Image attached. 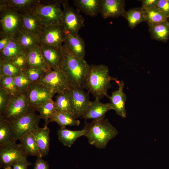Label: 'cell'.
<instances>
[{
    "mask_svg": "<svg viewBox=\"0 0 169 169\" xmlns=\"http://www.w3.org/2000/svg\"><path fill=\"white\" fill-rule=\"evenodd\" d=\"M117 80L110 74L108 67L104 64L89 65L83 84V88L100 100L108 95L111 81Z\"/></svg>",
    "mask_w": 169,
    "mask_h": 169,
    "instance_id": "6da1fadb",
    "label": "cell"
},
{
    "mask_svg": "<svg viewBox=\"0 0 169 169\" xmlns=\"http://www.w3.org/2000/svg\"><path fill=\"white\" fill-rule=\"evenodd\" d=\"M84 125V136L90 144L99 149L105 148L108 142L118 133L107 119L85 121Z\"/></svg>",
    "mask_w": 169,
    "mask_h": 169,
    "instance_id": "7a4b0ae2",
    "label": "cell"
},
{
    "mask_svg": "<svg viewBox=\"0 0 169 169\" xmlns=\"http://www.w3.org/2000/svg\"><path fill=\"white\" fill-rule=\"evenodd\" d=\"M64 60L61 68L65 73L71 86L83 88L89 65L85 61L71 54L62 45Z\"/></svg>",
    "mask_w": 169,
    "mask_h": 169,
    "instance_id": "3957f363",
    "label": "cell"
},
{
    "mask_svg": "<svg viewBox=\"0 0 169 169\" xmlns=\"http://www.w3.org/2000/svg\"><path fill=\"white\" fill-rule=\"evenodd\" d=\"M35 110L30 105L26 92H21L13 96L0 117L11 123Z\"/></svg>",
    "mask_w": 169,
    "mask_h": 169,
    "instance_id": "277c9868",
    "label": "cell"
},
{
    "mask_svg": "<svg viewBox=\"0 0 169 169\" xmlns=\"http://www.w3.org/2000/svg\"><path fill=\"white\" fill-rule=\"evenodd\" d=\"M61 5V1L46 4L40 3L32 11L38 16L44 26L62 25L63 10Z\"/></svg>",
    "mask_w": 169,
    "mask_h": 169,
    "instance_id": "5b68a950",
    "label": "cell"
},
{
    "mask_svg": "<svg viewBox=\"0 0 169 169\" xmlns=\"http://www.w3.org/2000/svg\"><path fill=\"white\" fill-rule=\"evenodd\" d=\"M0 34L13 37L22 29L21 14L11 8L0 5Z\"/></svg>",
    "mask_w": 169,
    "mask_h": 169,
    "instance_id": "8992f818",
    "label": "cell"
},
{
    "mask_svg": "<svg viewBox=\"0 0 169 169\" xmlns=\"http://www.w3.org/2000/svg\"><path fill=\"white\" fill-rule=\"evenodd\" d=\"M63 7L62 25L65 33L73 35L78 34L84 25V20L79 12L70 6L66 1H61Z\"/></svg>",
    "mask_w": 169,
    "mask_h": 169,
    "instance_id": "52a82bcc",
    "label": "cell"
},
{
    "mask_svg": "<svg viewBox=\"0 0 169 169\" xmlns=\"http://www.w3.org/2000/svg\"><path fill=\"white\" fill-rule=\"evenodd\" d=\"M28 156L19 144L14 141L4 146H0V167L12 169L13 165Z\"/></svg>",
    "mask_w": 169,
    "mask_h": 169,
    "instance_id": "ba28073f",
    "label": "cell"
},
{
    "mask_svg": "<svg viewBox=\"0 0 169 169\" xmlns=\"http://www.w3.org/2000/svg\"><path fill=\"white\" fill-rule=\"evenodd\" d=\"M39 82L55 94L69 90L71 86L65 73L61 68L52 70L47 73Z\"/></svg>",
    "mask_w": 169,
    "mask_h": 169,
    "instance_id": "9c48e42d",
    "label": "cell"
},
{
    "mask_svg": "<svg viewBox=\"0 0 169 169\" xmlns=\"http://www.w3.org/2000/svg\"><path fill=\"white\" fill-rule=\"evenodd\" d=\"M40 119L39 115L34 111L11 123L14 140L16 141L19 140L24 135L39 126Z\"/></svg>",
    "mask_w": 169,
    "mask_h": 169,
    "instance_id": "30bf717a",
    "label": "cell"
},
{
    "mask_svg": "<svg viewBox=\"0 0 169 169\" xmlns=\"http://www.w3.org/2000/svg\"><path fill=\"white\" fill-rule=\"evenodd\" d=\"M29 103L37 110L41 105L55 94L50 89L38 82L33 83L26 92Z\"/></svg>",
    "mask_w": 169,
    "mask_h": 169,
    "instance_id": "8fae6325",
    "label": "cell"
},
{
    "mask_svg": "<svg viewBox=\"0 0 169 169\" xmlns=\"http://www.w3.org/2000/svg\"><path fill=\"white\" fill-rule=\"evenodd\" d=\"M69 91L73 115L77 119L81 117L90 102L88 93L85 92L83 89L73 86H70Z\"/></svg>",
    "mask_w": 169,
    "mask_h": 169,
    "instance_id": "7c38bea8",
    "label": "cell"
},
{
    "mask_svg": "<svg viewBox=\"0 0 169 169\" xmlns=\"http://www.w3.org/2000/svg\"><path fill=\"white\" fill-rule=\"evenodd\" d=\"M65 34L62 25L44 26L39 36L40 44L58 47L62 46Z\"/></svg>",
    "mask_w": 169,
    "mask_h": 169,
    "instance_id": "4fadbf2b",
    "label": "cell"
},
{
    "mask_svg": "<svg viewBox=\"0 0 169 169\" xmlns=\"http://www.w3.org/2000/svg\"><path fill=\"white\" fill-rule=\"evenodd\" d=\"M40 46L46 63L52 70L61 68L64 60L62 46L58 47L40 44Z\"/></svg>",
    "mask_w": 169,
    "mask_h": 169,
    "instance_id": "5bb4252c",
    "label": "cell"
},
{
    "mask_svg": "<svg viewBox=\"0 0 169 169\" xmlns=\"http://www.w3.org/2000/svg\"><path fill=\"white\" fill-rule=\"evenodd\" d=\"M115 82L118 85V89L112 92L111 95H108L107 97L116 114L125 118L126 116L125 107L126 96L123 91L124 83L122 80L120 81L117 80Z\"/></svg>",
    "mask_w": 169,
    "mask_h": 169,
    "instance_id": "9a60e30c",
    "label": "cell"
},
{
    "mask_svg": "<svg viewBox=\"0 0 169 169\" xmlns=\"http://www.w3.org/2000/svg\"><path fill=\"white\" fill-rule=\"evenodd\" d=\"M111 110H113V108L110 103H103L100 100L95 99L93 101H90L86 111L81 118L85 120L104 119L105 114Z\"/></svg>",
    "mask_w": 169,
    "mask_h": 169,
    "instance_id": "2e32d148",
    "label": "cell"
},
{
    "mask_svg": "<svg viewBox=\"0 0 169 169\" xmlns=\"http://www.w3.org/2000/svg\"><path fill=\"white\" fill-rule=\"evenodd\" d=\"M125 7L124 0H102L101 13L105 19L123 16Z\"/></svg>",
    "mask_w": 169,
    "mask_h": 169,
    "instance_id": "e0dca14e",
    "label": "cell"
},
{
    "mask_svg": "<svg viewBox=\"0 0 169 169\" xmlns=\"http://www.w3.org/2000/svg\"><path fill=\"white\" fill-rule=\"evenodd\" d=\"M64 45L74 55L84 59L85 46L84 41L80 36L77 34L73 35L65 33Z\"/></svg>",
    "mask_w": 169,
    "mask_h": 169,
    "instance_id": "ac0fdd59",
    "label": "cell"
},
{
    "mask_svg": "<svg viewBox=\"0 0 169 169\" xmlns=\"http://www.w3.org/2000/svg\"><path fill=\"white\" fill-rule=\"evenodd\" d=\"M21 14L22 16L21 29L39 37L44 26L38 16L33 11Z\"/></svg>",
    "mask_w": 169,
    "mask_h": 169,
    "instance_id": "d6986e66",
    "label": "cell"
},
{
    "mask_svg": "<svg viewBox=\"0 0 169 169\" xmlns=\"http://www.w3.org/2000/svg\"><path fill=\"white\" fill-rule=\"evenodd\" d=\"M50 129L47 126L37 127L32 132L42 157L49 154L50 145Z\"/></svg>",
    "mask_w": 169,
    "mask_h": 169,
    "instance_id": "ffe728a7",
    "label": "cell"
},
{
    "mask_svg": "<svg viewBox=\"0 0 169 169\" xmlns=\"http://www.w3.org/2000/svg\"><path fill=\"white\" fill-rule=\"evenodd\" d=\"M36 0H0V5L13 9L20 14L32 11L40 3Z\"/></svg>",
    "mask_w": 169,
    "mask_h": 169,
    "instance_id": "44dd1931",
    "label": "cell"
},
{
    "mask_svg": "<svg viewBox=\"0 0 169 169\" xmlns=\"http://www.w3.org/2000/svg\"><path fill=\"white\" fill-rule=\"evenodd\" d=\"M29 67L43 70L47 73L51 69L45 62L39 46L26 52Z\"/></svg>",
    "mask_w": 169,
    "mask_h": 169,
    "instance_id": "7402d4cb",
    "label": "cell"
},
{
    "mask_svg": "<svg viewBox=\"0 0 169 169\" xmlns=\"http://www.w3.org/2000/svg\"><path fill=\"white\" fill-rule=\"evenodd\" d=\"M74 5L86 15L95 17L101 13L102 0H74Z\"/></svg>",
    "mask_w": 169,
    "mask_h": 169,
    "instance_id": "603a6c76",
    "label": "cell"
},
{
    "mask_svg": "<svg viewBox=\"0 0 169 169\" xmlns=\"http://www.w3.org/2000/svg\"><path fill=\"white\" fill-rule=\"evenodd\" d=\"M151 38L166 42L169 38V22L168 20L157 23H147Z\"/></svg>",
    "mask_w": 169,
    "mask_h": 169,
    "instance_id": "cb8c5ba5",
    "label": "cell"
},
{
    "mask_svg": "<svg viewBox=\"0 0 169 169\" xmlns=\"http://www.w3.org/2000/svg\"><path fill=\"white\" fill-rule=\"evenodd\" d=\"M0 53V60L12 61L18 56L26 54V52L18 41L12 37Z\"/></svg>",
    "mask_w": 169,
    "mask_h": 169,
    "instance_id": "d4e9b609",
    "label": "cell"
},
{
    "mask_svg": "<svg viewBox=\"0 0 169 169\" xmlns=\"http://www.w3.org/2000/svg\"><path fill=\"white\" fill-rule=\"evenodd\" d=\"M27 52L39 46L40 39L38 36L20 30L13 37Z\"/></svg>",
    "mask_w": 169,
    "mask_h": 169,
    "instance_id": "484cf974",
    "label": "cell"
},
{
    "mask_svg": "<svg viewBox=\"0 0 169 169\" xmlns=\"http://www.w3.org/2000/svg\"><path fill=\"white\" fill-rule=\"evenodd\" d=\"M85 133L84 128L81 130L73 131L66 128H60L57 132L58 140L64 146L69 147H70L78 139L84 136Z\"/></svg>",
    "mask_w": 169,
    "mask_h": 169,
    "instance_id": "4316f807",
    "label": "cell"
},
{
    "mask_svg": "<svg viewBox=\"0 0 169 169\" xmlns=\"http://www.w3.org/2000/svg\"><path fill=\"white\" fill-rule=\"evenodd\" d=\"M19 140L20 142L19 144L28 156L42 157L32 131L25 134Z\"/></svg>",
    "mask_w": 169,
    "mask_h": 169,
    "instance_id": "83f0119b",
    "label": "cell"
},
{
    "mask_svg": "<svg viewBox=\"0 0 169 169\" xmlns=\"http://www.w3.org/2000/svg\"><path fill=\"white\" fill-rule=\"evenodd\" d=\"M77 119L71 113L56 111L50 119L49 122H55L61 128H65L68 125L79 126L80 121Z\"/></svg>",
    "mask_w": 169,
    "mask_h": 169,
    "instance_id": "f1b7e54d",
    "label": "cell"
},
{
    "mask_svg": "<svg viewBox=\"0 0 169 169\" xmlns=\"http://www.w3.org/2000/svg\"><path fill=\"white\" fill-rule=\"evenodd\" d=\"M54 102L57 111L73 114L71 105L69 90L57 93Z\"/></svg>",
    "mask_w": 169,
    "mask_h": 169,
    "instance_id": "f546056e",
    "label": "cell"
},
{
    "mask_svg": "<svg viewBox=\"0 0 169 169\" xmlns=\"http://www.w3.org/2000/svg\"><path fill=\"white\" fill-rule=\"evenodd\" d=\"M128 21L129 27L133 29L139 23L146 22L144 13L140 8H135L125 11L123 16Z\"/></svg>",
    "mask_w": 169,
    "mask_h": 169,
    "instance_id": "4dcf8cb0",
    "label": "cell"
},
{
    "mask_svg": "<svg viewBox=\"0 0 169 169\" xmlns=\"http://www.w3.org/2000/svg\"><path fill=\"white\" fill-rule=\"evenodd\" d=\"M14 140L13 131L10 123L0 117V146H4Z\"/></svg>",
    "mask_w": 169,
    "mask_h": 169,
    "instance_id": "1f68e13d",
    "label": "cell"
},
{
    "mask_svg": "<svg viewBox=\"0 0 169 169\" xmlns=\"http://www.w3.org/2000/svg\"><path fill=\"white\" fill-rule=\"evenodd\" d=\"M141 8L147 23H157L168 20V18L156 6Z\"/></svg>",
    "mask_w": 169,
    "mask_h": 169,
    "instance_id": "d6a6232c",
    "label": "cell"
},
{
    "mask_svg": "<svg viewBox=\"0 0 169 169\" xmlns=\"http://www.w3.org/2000/svg\"><path fill=\"white\" fill-rule=\"evenodd\" d=\"M41 119L44 121V126H47L54 114L57 111L54 101L52 98L40 106L37 110Z\"/></svg>",
    "mask_w": 169,
    "mask_h": 169,
    "instance_id": "836d02e7",
    "label": "cell"
},
{
    "mask_svg": "<svg viewBox=\"0 0 169 169\" xmlns=\"http://www.w3.org/2000/svg\"><path fill=\"white\" fill-rule=\"evenodd\" d=\"M21 72L12 61L0 60V76L14 77Z\"/></svg>",
    "mask_w": 169,
    "mask_h": 169,
    "instance_id": "e575fe53",
    "label": "cell"
},
{
    "mask_svg": "<svg viewBox=\"0 0 169 169\" xmlns=\"http://www.w3.org/2000/svg\"><path fill=\"white\" fill-rule=\"evenodd\" d=\"M0 88L6 91L13 97L21 93L17 89L13 77L0 76Z\"/></svg>",
    "mask_w": 169,
    "mask_h": 169,
    "instance_id": "d590c367",
    "label": "cell"
},
{
    "mask_svg": "<svg viewBox=\"0 0 169 169\" xmlns=\"http://www.w3.org/2000/svg\"><path fill=\"white\" fill-rule=\"evenodd\" d=\"M13 79L15 84L20 92H26L33 84L23 71Z\"/></svg>",
    "mask_w": 169,
    "mask_h": 169,
    "instance_id": "8d00e7d4",
    "label": "cell"
},
{
    "mask_svg": "<svg viewBox=\"0 0 169 169\" xmlns=\"http://www.w3.org/2000/svg\"><path fill=\"white\" fill-rule=\"evenodd\" d=\"M23 72L33 83L39 82L42 78L47 73L43 70L29 67Z\"/></svg>",
    "mask_w": 169,
    "mask_h": 169,
    "instance_id": "74e56055",
    "label": "cell"
},
{
    "mask_svg": "<svg viewBox=\"0 0 169 169\" xmlns=\"http://www.w3.org/2000/svg\"><path fill=\"white\" fill-rule=\"evenodd\" d=\"M12 97L6 91L0 88V115L5 111Z\"/></svg>",
    "mask_w": 169,
    "mask_h": 169,
    "instance_id": "f35d334b",
    "label": "cell"
},
{
    "mask_svg": "<svg viewBox=\"0 0 169 169\" xmlns=\"http://www.w3.org/2000/svg\"><path fill=\"white\" fill-rule=\"evenodd\" d=\"M12 62L22 71H23L29 67L26 54L18 56Z\"/></svg>",
    "mask_w": 169,
    "mask_h": 169,
    "instance_id": "ab89813d",
    "label": "cell"
},
{
    "mask_svg": "<svg viewBox=\"0 0 169 169\" xmlns=\"http://www.w3.org/2000/svg\"><path fill=\"white\" fill-rule=\"evenodd\" d=\"M156 7L168 18H169V0H157Z\"/></svg>",
    "mask_w": 169,
    "mask_h": 169,
    "instance_id": "60d3db41",
    "label": "cell"
},
{
    "mask_svg": "<svg viewBox=\"0 0 169 169\" xmlns=\"http://www.w3.org/2000/svg\"><path fill=\"white\" fill-rule=\"evenodd\" d=\"M42 157H37L34 164L33 169H49L48 162L44 160Z\"/></svg>",
    "mask_w": 169,
    "mask_h": 169,
    "instance_id": "b9f144b4",
    "label": "cell"
},
{
    "mask_svg": "<svg viewBox=\"0 0 169 169\" xmlns=\"http://www.w3.org/2000/svg\"><path fill=\"white\" fill-rule=\"evenodd\" d=\"M32 164L28 161L27 158L20 160L14 164L12 169H28Z\"/></svg>",
    "mask_w": 169,
    "mask_h": 169,
    "instance_id": "7bdbcfd3",
    "label": "cell"
},
{
    "mask_svg": "<svg viewBox=\"0 0 169 169\" xmlns=\"http://www.w3.org/2000/svg\"><path fill=\"white\" fill-rule=\"evenodd\" d=\"M12 37L8 35L0 34V52L5 48Z\"/></svg>",
    "mask_w": 169,
    "mask_h": 169,
    "instance_id": "ee69618b",
    "label": "cell"
},
{
    "mask_svg": "<svg viewBox=\"0 0 169 169\" xmlns=\"http://www.w3.org/2000/svg\"><path fill=\"white\" fill-rule=\"evenodd\" d=\"M157 0H142V5L141 7H149L156 6Z\"/></svg>",
    "mask_w": 169,
    "mask_h": 169,
    "instance_id": "f6af8a7d",
    "label": "cell"
},
{
    "mask_svg": "<svg viewBox=\"0 0 169 169\" xmlns=\"http://www.w3.org/2000/svg\"></svg>",
    "mask_w": 169,
    "mask_h": 169,
    "instance_id": "bcb514c9",
    "label": "cell"
}]
</instances>
